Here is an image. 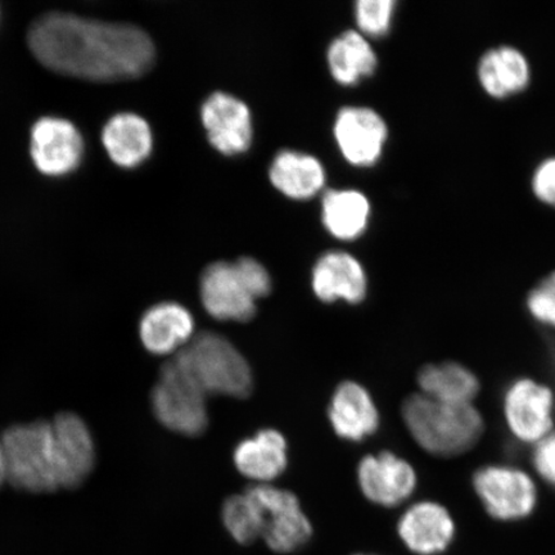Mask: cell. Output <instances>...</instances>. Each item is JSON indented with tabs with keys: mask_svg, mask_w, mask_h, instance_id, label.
<instances>
[{
	"mask_svg": "<svg viewBox=\"0 0 555 555\" xmlns=\"http://www.w3.org/2000/svg\"><path fill=\"white\" fill-rule=\"evenodd\" d=\"M27 44L52 72L93 81L137 79L155 62L154 41L129 24L52 12L35 20Z\"/></svg>",
	"mask_w": 555,
	"mask_h": 555,
	"instance_id": "cell-1",
	"label": "cell"
},
{
	"mask_svg": "<svg viewBox=\"0 0 555 555\" xmlns=\"http://www.w3.org/2000/svg\"><path fill=\"white\" fill-rule=\"evenodd\" d=\"M0 442L7 481L31 494L79 488L95 466L93 435L75 413L12 426Z\"/></svg>",
	"mask_w": 555,
	"mask_h": 555,
	"instance_id": "cell-2",
	"label": "cell"
},
{
	"mask_svg": "<svg viewBox=\"0 0 555 555\" xmlns=\"http://www.w3.org/2000/svg\"><path fill=\"white\" fill-rule=\"evenodd\" d=\"M409 434L428 454H466L485 433V421L474 404H449L414 393L401 408Z\"/></svg>",
	"mask_w": 555,
	"mask_h": 555,
	"instance_id": "cell-3",
	"label": "cell"
},
{
	"mask_svg": "<svg viewBox=\"0 0 555 555\" xmlns=\"http://www.w3.org/2000/svg\"><path fill=\"white\" fill-rule=\"evenodd\" d=\"M172 359L206 395L246 398L253 390L247 360L217 333H199Z\"/></svg>",
	"mask_w": 555,
	"mask_h": 555,
	"instance_id": "cell-4",
	"label": "cell"
},
{
	"mask_svg": "<svg viewBox=\"0 0 555 555\" xmlns=\"http://www.w3.org/2000/svg\"><path fill=\"white\" fill-rule=\"evenodd\" d=\"M152 406L159 423L185 436L205 433L208 423L206 393L176 360L163 366L152 391Z\"/></svg>",
	"mask_w": 555,
	"mask_h": 555,
	"instance_id": "cell-5",
	"label": "cell"
},
{
	"mask_svg": "<svg viewBox=\"0 0 555 555\" xmlns=\"http://www.w3.org/2000/svg\"><path fill=\"white\" fill-rule=\"evenodd\" d=\"M472 485L486 512L499 520L530 516L538 504L532 476L511 464H488L475 472Z\"/></svg>",
	"mask_w": 555,
	"mask_h": 555,
	"instance_id": "cell-6",
	"label": "cell"
},
{
	"mask_svg": "<svg viewBox=\"0 0 555 555\" xmlns=\"http://www.w3.org/2000/svg\"><path fill=\"white\" fill-rule=\"evenodd\" d=\"M503 414L513 439L533 447L554 431V391L533 378L513 380L504 392Z\"/></svg>",
	"mask_w": 555,
	"mask_h": 555,
	"instance_id": "cell-7",
	"label": "cell"
},
{
	"mask_svg": "<svg viewBox=\"0 0 555 555\" xmlns=\"http://www.w3.org/2000/svg\"><path fill=\"white\" fill-rule=\"evenodd\" d=\"M259 506L261 539L275 553H293L311 538L310 520L293 492L261 483L246 490Z\"/></svg>",
	"mask_w": 555,
	"mask_h": 555,
	"instance_id": "cell-8",
	"label": "cell"
},
{
	"mask_svg": "<svg viewBox=\"0 0 555 555\" xmlns=\"http://www.w3.org/2000/svg\"><path fill=\"white\" fill-rule=\"evenodd\" d=\"M201 300L218 321L248 322L256 314V298L237 262H214L201 276Z\"/></svg>",
	"mask_w": 555,
	"mask_h": 555,
	"instance_id": "cell-9",
	"label": "cell"
},
{
	"mask_svg": "<svg viewBox=\"0 0 555 555\" xmlns=\"http://www.w3.org/2000/svg\"><path fill=\"white\" fill-rule=\"evenodd\" d=\"M30 152L40 172L62 177L80 165L85 142L73 122L48 116L33 127Z\"/></svg>",
	"mask_w": 555,
	"mask_h": 555,
	"instance_id": "cell-10",
	"label": "cell"
},
{
	"mask_svg": "<svg viewBox=\"0 0 555 555\" xmlns=\"http://www.w3.org/2000/svg\"><path fill=\"white\" fill-rule=\"evenodd\" d=\"M358 476L363 494L388 508L408 501L418 482L412 464L390 451L365 456L359 464Z\"/></svg>",
	"mask_w": 555,
	"mask_h": 555,
	"instance_id": "cell-11",
	"label": "cell"
},
{
	"mask_svg": "<svg viewBox=\"0 0 555 555\" xmlns=\"http://www.w3.org/2000/svg\"><path fill=\"white\" fill-rule=\"evenodd\" d=\"M204 127L211 144L221 154H243L253 141L251 114L235 96L217 92L208 96L201 109Z\"/></svg>",
	"mask_w": 555,
	"mask_h": 555,
	"instance_id": "cell-12",
	"label": "cell"
},
{
	"mask_svg": "<svg viewBox=\"0 0 555 555\" xmlns=\"http://www.w3.org/2000/svg\"><path fill=\"white\" fill-rule=\"evenodd\" d=\"M388 135L384 119L371 108L346 107L339 111L335 137L347 162L357 166L376 164Z\"/></svg>",
	"mask_w": 555,
	"mask_h": 555,
	"instance_id": "cell-13",
	"label": "cell"
},
{
	"mask_svg": "<svg viewBox=\"0 0 555 555\" xmlns=\"http://www.w3.org/2000/svg\"><path fill=\"white\" fill-rule=\"evenodd\" d=\"M455 533L454 519L446 506L416 503L400 518L399 535L412 552L433 555L446 551Z\"/></svg>",
	"mask_w": 555,
	"mask_h": 555,
	"instance_id": "cell-14",
	"label": "cell"
},
{
	"mask_svg": "<svg viewBox=\"0 0 555 555\" xmlns=\"http://www.w3.org/2000/svg\"><path fill=\"white\" fill-rule=\"evenodd\" d=\"M194 321L182 305L163 302L144 312L139 323V337L145 350L154 356H170L191 341Z\"/></svg>",
	"mask_w": 555,
	"mask_h": 555,
	"instance_id": "cell-15",
	"label": "cell"
},
{
	"mask_svg": "<svg viewBox=\"0 0 555 555\" xmlns=\"http://www.w3.org/2000/svg\"><path fill=\"white\" fill-rule=\"evenodd\" d=\"M312 289L319 300H345L359 304L366 295V276L362 263L345 253H330L312 270Z\"/></svg>",
	"mask_w": 555,
	"mask_h": 555,
	"instance_id": "cell-16",
	"label": "cell"
},
{
	"mask_svg": "<svg viewBox=\"0 0 555 555\" xmlns=\"http://www.w3.org/2000/svg\"><path fill=\"white\" fill-rule=\"evenodd\" d=\"M330 420L345 440L362 441L377 431L379 413L364 387L346 380L337 387L330 406Z\"/></svg>",
	"mask_w": 555,
	"mask_h": 555,
	"instance_id": "cell-17",
	"label": "cell"
},
{
	"mask_svg": "<svg viewBox=\"0 0 555 555\" xmlns=\"http://www.w3.org/2000/svg\"><path fill=\"white\" fill-rule=\"evenodd\" d=\"M477 75L486 93L492 99L505 100L529 87L531 69L522 52L503 46L482 55Z\"/></svg>",
	"mask_w": 555,
	"mask_h": 555,
	"instance_id": "cell-18",
	"label": "cell"
},
{
	"mask_svg": "<svg viewBox=\"0 0 555 555\" xmlns=\"http://www.w3.org/2000/svg\"><path fill=\"white\" fill-rule=\"evenodd\" d=\"M102 142L116 165L130 169L150 156L154 138L143 117L125 113L111 117L103 129Z\"/></svg>",
	"mask_w": 555,
	"mask_h": 555,
	"instance_id": "cell-19",
	"label": "cell"
},
{
	"mask_svg": "<svg viewBox=\"0 0 555 555\" xmlns=\"http://www.w3.org/2000/svg\"><path fill=\"white\" fill-rule=\"evenodd\" d=\"M287 442L274 429H263L254 439L242 441L234 451L235 467L259 482L280 477L287 467Z\"/></svg>",
	"mask_w": 555,
	"mask_h": 555,
	"instance_id": "cell-20",
	"label": "cell"
},
{
	"mask_svg": "<svg viewBox=\"0 0 555 555\" xmlns=\"http://www.w3.org/2000/svg\"><path fill=\"white\" fill-rule=\"evenodd\" d=\"M418 386L425 397L449 404H474L481 390L476 374L456 362L423 366L418 374Z\"/></svg>",
	"mask_w": 555,
	"mask_h": 555,
	"instance_id": "cell-21",
	"label": "cell"
},
{
	"mask_svg": "<svg viewBox=\"0 0 555 555\" xmlns=\"http://www.w3.org/2000/svg\"><path fill=\"white\" fill-rule=\"evenodd\" d=\"M270 180L278 191L295 199H308L322 190L323 166L315 157L284 151L270 168Z\"/></svg>",
	"mask_w": 555,
	"mask_h": 555,
	"instance_id": "cell-22",
	"label": "cell"
},
{
	"mask_svg": "<svg viewBox=\"0 0 555 555\" xmlns=\"http://www.w3.org/2000/svg\"><path fill=\"white\" fill-rule=\"evenodd\" d=\"M328 64L333 78L339 85L352 86L376 72L377 57L362 34L346 31L333 40Z\"/></svg>",
	"mask_w": 555,
	"mask_h": 555,
	"instance_id": "cell-23",
	"label": "cell"
},
{
	"mask_svg": "<svg viewBox=\"0 0 555 555\" xmlns=\"http://www.w3.org/2000/svg\"><path fill=\"white\" fill-rule=\"evenodd\" d=\"M371 205L363 193L330 191L323 199V223L336 238L350 241L365 231Z\"/></svg>",
	"mask_w": 555,
	"mask_h": 555,
	"instance_id": "cell-24",
	"label": "cell"
},
{
	"mask_svg": "<svg viewBox=\"0 0 555 555\" xmlns=\"http://www.w3.org/2000/svg\"><path fill=\"white\" fill-rule=\"evenodd\" d=\"M221 516L225 529L237 543L247 545L261 538L262 520L259 506L247 491L228 498Z\"/></svg>",
	"mask_w": 555,
	"mask_h": 555,
	"instance_id": "cell-25",
	"label": "cell"
},
{
	"mask_svg": "<svg viewBox=\"0 0 555 555\" xmlns=\"http://www.w3.org/2000/svg\"><path fill=\"white\" fill-rule=\"evenodd\" d=\"M397 3L393 0H359L357 21L360 30L371 37H384L391 29Z\"/></svg>",
	"mask_w": 555,
	"mask_h": 555,
	"instance_id": "cell-26",
	"label": "cell"
},
{
	"mask_svg": "<svg viewBox=\"0 0 555 555\" xmlns=\"http://www.w3.org/2000/svg\"><path fill=\"white\" fill-rule=\"evenodd\" d=\"M532 319L546 328L555 330V272L540 281L526 300Z\"/></svg>",
	"mask_w": 555,
	"mask_h": 555,
	"instance_id": "cell-27",
	"label": "cell"
},
{
	"mask_svg": "<svg viewBox=\"0 0 555 555\" xmlns=\"http://www.w3.org/2000/svg\"><path fill=\"white\" fill-rule=\"evenodd\" d=\"M532 466L541 480L555 489V431L533 446Z\"/></svg>",
	"mask_w": 555,
	"mask_h": 555,
	"instance_id": "cell-28",
	"label": "cell"
},
{
	"mask_svg": "<svg viewBox=\"0 0 555 555\" xmlns=\"http://www.w3.org/2000/svg\"><path fill=\"white\" fill-rule=\"evenodd\" d=\"M532 191L541 203L555 207V157L538 166L532 177Z\"/></svg>",
	"mask_w": 555,
	"mask_h": 555,
	"instance_id": "cell-29",
	"label": "cell"
},
{
	"mask_svg": "<svg viewBox=\"0 0 555 555\" xmlns=\"http://www.w3.org/2000/svg\"><path fill=\"white\" fill-rule=\"evenodd\" d=\"M7 481V466L2 442H0V486Z\"/></svg>",
	"mask_w": 555,
	"mask_h": 555,
	"instance_id": "cell-30",
	"label": "cell"
}]
</instances>
